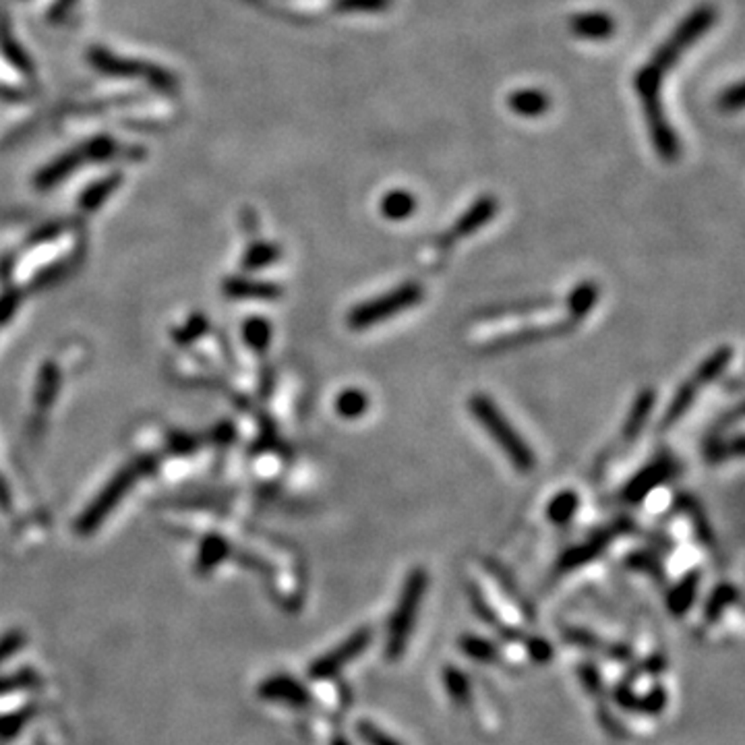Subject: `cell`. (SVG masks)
Here are the masks:
<instances>
[{
    "label": "cell",
    "mask_w": 745,
    "mask_h": 745,
    "mask_svg": "<svg viewBox=\"0 0 745 745\" xmlns=\"http://www.w3.org/2000/svg\"><path fill=\"white\" fill-rule=\"evenodd\" d=\"M425 299V291H422L421 284L416 282H408V284H402L394 288V291L381 294V297H375L367 303L356 305L355 309L348 313V325L352 330H367L377 323H385L396 315L402 311L413 309Z\"/></svg>",
    "instance_id": "cell-4"
},
{
    "label": "cell",
    "mask_w": 745,
    "mask_h": 745,
    "mask_svg": "<svg viewBox=\"0 0 745 745\" xmlns=\"http://www.w3.org/2000/svg\"><path fill=\"white\" fill-rule=\"evenodd\" d=\"M580 507V497L574 491H563L549 501L547 516L553 524H568Z\"/></svg>",
    "instance_id": "cell-25"
},
{
    "label": "cell",
    "mask_w": 745,
    "mask_h": 745,
    "mask_svg": "<svg viewBox=\"0 0 745 745\" xmlns=\"http://www.w3.org/2000/svg\"><path fill=\"white\" fill-rule=\"evenodd\" d=\"M427 584L429 576L422 568L410 571L406 582H404L400 599H397L394 615H391L389 619L388 648H385V654H388V659L391 660L400 659L404 651H406L410 634H413L416 618H419L422 596L427 593Z\"/></svg>",
    "instance_id": "cell-3"
},
{
    "label": "cell",
    "mask_w": 745,
    "mask_h": 745,
    "mask_svg": "<svg viewBox=\"0 0 745 745\" xmlns=\"http://www.w3.org/2000/svg\"><path fill=\"white\" fill-rule=\"evenodd\" d=\"M731 358H733V348H731V346H721V348L712 352L708 358H704L702 364L698 367V371L693 372V375L687 379L682 388L675 391V396H673L669 408H667L660 427L669 429V427L675 425V422L682 419L687 410H690V406L693 404V400L698 397L700 391H702L706 385L716 381V379L723 375L725 369H727L731 364Z\"/></svg>",
    "instance_id": "cell-5"
},
{
    "label": "cell",
    "mask_w": 745,
    "mask_h": 745,
    "mask_svg": "<svg viewBox=\"0 0 745 745\" xmlns=\"http://www.w3.org/2000/svg\"><path fill=\"white\" fill-rule=\"evenodd\" d=\"M460 651L464 652L468 659L479 660V663H491V660H495L497 657L495 646H493L491 642H487L485 638H479V635H472V634H468L460 640Z\"/></svg>",
    "instance_id": "cell-26"
},
{
    "label": "cell",
    "mask_w": 745,
    "mask_h": 745,
    "mask_svg": "<svg viewBox=\"0 0 745 745\" xmlns=\"http://www.w3.org/2000/svg\"><path fill=\"white\" fill-rule=\"evenodd\" d=\"M36 716H37V706L36 704L23 706V708L11 712V715L0 716V741L15 740V737L21 733V731L28 727V725L34 721Z\"/></svg>",
    "instance_id": "cell-21"
},
{
    "label": "cell",
    "mask_w": 745,
    "mask_h": 745,
    "mask_svg": "<svg viewBox=\"0 0 745 745\" xmlns=\"http://www.w3.org/2000/svg\"><path fill=\"white\" fill-rule=\"evenodd\" d=\"M150 460H139L123 468V471L104 487V491L87 505V510L81 513V518L77 520V535H92V532L108 518V513L114 510V505H119V501L123 499L125 493L135 485V480L143 472L150 471Z\"/></svg>",
    "instance_id": "cell-6"
},
{
    "label": "cell",
    "mask_w": 745,
    "mask_h": 745,
    "mask_svg": "<svg viewBox=\"0 0 745 745\" xmlns=\"http://www.w3.org/2000/svg\"><path fill=\"white\" fill-rule=\"evenodd\" d=\"M372 642V629L371 627H361L356 629L355 634L348 635L344 642L333 648V651L325 652L323 657H319L315 663L309 667L311 679H317V682H327V679L336 677L344 667H348L352 660H356L361 654L367 651Z\"/></svg>",
    "instance_id": "cell-7"
},
{
    "label": "cell",
    "mask_w": 745,
    "mask_h": 745,
    "mask_svg": "<svg viewBox=\"0 0 745 745\" xmlns=\"http://www.w3.org/2000/svg\"><path fill=\"white\" fill-rule=\"evenodd\" d=\"M673 472H675V462L669 458H659L629 480L626 489H623V501H627V503H640V501L646 499L648 493H652L659 485L669 480Z\"/></svg>",
    "instance_id": "cell-10"
},
{
    "label": "cell",
    "mask_w": 745,
    "mask_h": 745,
    "mask_svg": "<svg viewBox=\"0 0 745 745\" xmlns=\"http://www.w3.org/2000/svg\"><path fill=\"white\" fill-rule=\"evenodd\" d=\"M230 549H228V543L224 541L220 536H208L201 544V549H199V555H197V574H209L211 569H216L217 565H220L224 559L228 557Z\"/></svg>",
    "instance_id": "cell-19"
},
{
    "label": "cell",
    "mask_w": 745,
    "mask_h": 745,
    "mask_svg": "<svg viewBox=\"0 0 745 745\" xmlns=\"http://www.w3.org/2000/svg\"><path fill=\"white\" fill-rule=\"evenodd\" d=\"M37 684H40V677L31 669H21L17 673H11V675H3L0 677V698L12 692L31 690V687H36Z\"/></svg>",
    "instance_id": "cell-30"
},
{
    "label": "cell",
    "mask_w": 745,
    "mask_h": 745,
    "mask_svg": "<svg viewBox=\"0 0 745 745\" xmlns=\"http://www.w3.org/2000/svg\"><path fill=\"white\" fill-rule=\"evenodd\" d=\"M596 300H599V288H596L594 284H590V282H584V284L576 286L574 291H571L569 299H568V307H569L571 317H574L576 321L586 317V315L593 311Z\"/></svg>",
    "instance_id": "cell-23"
},
{
    "label": "cell",
    "mask_w": 745,
    "mask_h": 745,
    "mask_svg": "<svg viewBox=\"0 0 745 745\" xmlns=\"http://www.w3.org/2000/svg\"><path fill=\"white\" fill-rule=\"evenodd\" d=\"M507 106L520 117L536 119L549 111V95L543 94L541 89H518V92L510 94Z\"/></svg>",
    "instance_id": "cell-17"
},
{
    "label": "cell",
    "mask_w": 745,
    "mask_h": 745,
    "mask_svg": "<svg viewBox=\"0 0 745 745\" xmlns=\"http://www.w3.org/2000/svg\"><path fill=\"white\" fill-rule=\"evenodd\" d=\"M715 23V6L702 4L693 9L684 19L682 25H677V29L667 37L663 46H659L657 53L651 56V61L638 70V75H635L634 87L642 102V108H644L654 150L667 162H673L679 156V141L663 111V100H660L663 81L685 54V50L693 46Z\"/></svg>",
    "instance_id": "cell-1"
},
{
    "label": "cell",
    "mask_w": 745,
    "mask_h": 745,
    "mask_svg": "<svg viewBox=\"0 0 745 745\" xmlns=\"http://www.w3.org/2000/svg\"><path fill=\"white\" fill-rule=\"evenodd\" d=\"M391 0H338V11L350 12H379L389 6Z\"/></svg>",
    "instance_id": "cell-33"
},
{
    "label": "cell",
    "mask_w": 745,
    "mask_h": 745,
    "mask_svg": "<svg viewBox=\"0 0 745 745\" xmlns=\"http://www.w3.org/2000/svg\"><path fill=\"white\" fill-rule=\"evenodd\" d=\"M332 745H350V741L344 740V737H336V740L332 741Z\"/></svg>",
    "instance_id": "cell-40"
},
{
    "label": "cell",
    "mask_w": 745,
    "mask_h": 745,
    "mask_svg": "<svg viewBox=\"0 0 745 745\" xmlns=\"http://www.w3.org/2000/svg\"><path fill=\"white\" fill-rule=\"evenodd\" d=\"M528 652L532 654V659L544 663V660H549L551 654H553V648H551L549 642H544L541 638H532L528 642Z\"/></svg>",
    "instance_id": "cell-35"
},
{
    "label": "cell",
    "mask_w": 745,
    "mask_h": 745,
    "mask_svg": "<svg viewBox=\"0 0 745 745\" xmlns=\"http://www.w3.org/2000/svg\"><path fill=\"white\" fill-rule=\"evenodd\" d=\"M224 292L228 297L239 299V300H275L282 294V288L275 284H269V282H255V280H242V278H233L226 280L224 284Z\"/></svg>",
    "instance_id": "cell-14"
},
{
    "label": "cell",
    "mask_w": 745,
    "mask_h": 745,
    "mask_svg": "<svg viewBox=\"0 0 745 745\" xmlns=\"http://www.w3.org/2000/svg\"><path fill=\"white\" fill-rule=\"evenodd\" d=\"M259 698L267 702H280L294 706V708H309L313 706V693L305 684L292 675H274L259 685Z\"/></svg>",
    "instance_id": "cell-8"
},
{
    "label": "cell",
    "mask_w": 745,
    "mask_h": 745,
    "mask_svg": "<svg viewBox=\"0 0 745 745\" xmlns=\"http://www.w3.org/2000/svg\"><path fill=\"white\" fill-rule=\"evenodd\" d=\"M242 336L250 348L257 352L267 350L269 340H272V325L263 319H249L242 327Z\"/></svg>",
    "instance_id": "cell-29"
},
{
    "label": "cell",
    "mask_w": 745,
    "mask_h": 745,
    "mask_svg": "<svg viewBox=\"0 0 745 745\" xmlns=\"http://www.w3.org/2000/svg\"><path fill=\"white\" fill-rule=\"evenodd\" d=\"M443 684H446L447 692L452 693V698L458 704H468L471 702V682L468 677L455 667H446L443 669Z\"/></svg>",
    "instance_id": "cell-28"
},
{
    "label": "cell",
    "mask_w": 745,
    "mask_h": 745,
    "mask_svg": "<svg viewBox=\"0 0 745 745\" xmlns=\"http://www.w3.org/2000/svg\"><path fill=\"white\" fill-rule=\"evenodd\" d=\"M0 507H3V510H9L11 507V491L3 480V477H0Z\"/></svg>",
    "instance_id": "cell-38"
},
{
    "label": "cell",
    "mask_w": 745,
    "mask_h": 745,
    "mask_svg": "<svg viewBox=\"0 0 745 745\" xmlns=\"http://www.w3.org/2000/svg\"><path fill=\"white\" fill-rule=\"evenodd\" d=\"M627 528V524L618 522V524H611L607 526V528H602L588 538L586 543L577 544V547L565 551L559 559V569L561 571H571L576 568H582V565H586L588 561H593L594 557H599L602 551L609 547V543L615 541L623 530Z\"/></svg>",
    "instance_id": "cell-9"
},
{
    "label": "cell",
    "mask_w": 745,
    "mask_h": 745,
    "mask_svg": "<svg viewBox=\"0 0 745 745\" xmlns=\"http://www.w3.org/2000/svg\"><path fill=\"white\" fill-rule=\"evenodd\" d=\"M569 29L576 37L590 42H602L609 40L615 31V21L607 12H580L574 15L569 21Z\"/></svg>",
    "instance_id": "cell-12"
},
{
    "label": "cell",
    "mask_w": 745,
    "mask_h": 745,
    "mask_svg": "<svg viewBox=\"0 0 745 745\" xmlns=\"http://www.w3.org/2000/svg\"><path fill=\"white\" fill-rule=\"evenodd\" d=\"M414 209H416V199L410 195L408 191H402V189L400 191H397V189L389 191L381 201L383 216L391 222L408 220V217L413 216Z\"/></svg>",
    "instance_id": "cell-20"
},
{
    "label": "cell",
    "mask_w": 745,
    "mask_h": 745,
    "mask_svg": "<svg viewBox=\"0 0 745 745\" xmlns=\"http://www.w3.org/2000/svg\"><path fill=\"white\" fill-rule=\"evenodd\" d=\"M17 307H19V294L17 292L4 294V297L0 299V323L9 321L12 317V313H15Z\"/></svg>",
    "instance_id": "cell-36"
},
{
    "label": "cell",
    "mask_w": 745,
    "mask_h": 745,
    "mask_svg": "<svg viewBox=\"0 0 745 745\" xmlns=\"http://www.w3.org/2000/svg\"><path fill=\"white\" fill-rule=\"evenodd\" d=\"M172 447H175L178 454H186V452H192V449H195V441H192L191 437H186V435H178V437H175V443H172Z\"/></svg>",
    "instance_id": "cell-37"
},
{
    "label": "cell",
    "mask_w": 745,
    "mask_h": 745,
    "mask_svg": "<svg viewBox=\"0 0 745 745\" xmlns=\"http://www.w3.org/2000/svg\"><path fill=\"white\" fill-rule=\"evenodd\" d=\"M282 257V250L275 245H269V242H259V245H253L242 259V266L247 269H261L269 267Z\"/></svg>",
    "instance_id": "cell-27"
},
{
    "label": "cell",
    "mask_w": 745,
    "mask_h": 745,
    "mask_svg": "<svg viewBox=\"0 0 745 745\" xmlns=\"http://www.w3.org/2000/svg\"><path fill=\"white\" fill-rule=\"evenodd\" d=\"M497 211H499V201L495 197L477 199V201H474L471 208H468L464 214L454 222V226L449 228L446 239L460 241V239H466V236H472L479 228L487 226V224L495 217Z\"/></svg>",
    "instance_id": "cell-11"
},
{
    "label": "cell",
    "mask_w": 745,
    "mask_h": 745,
    "mask_svg": "<svg viewBox=\"0 0 745 745\" xmlns=\"http://www.w3.org/2000/svg\"><path fill=\"white\" fill-rule=\"evenodd\" d=\"M61 385V372L54 367L53 363H46L37 375V385H36V406L37 410H48L53 406L56 391H59Z\"/></svg>",
    "instance_id": "cell-18"
},
{
    "label": "cell",
    "mask_w": 745,
    "mask_h": 745,
    "mask_svg": "<svg viewBox=\"0 0 745 745\" xmlns=\"http://www.w3.org/2000/svg\"><path fill=\"white\" fill-rule=\"evenodd\" d=\"M690 516L693 518V522H696V512H693V505L692 503H690ZM698 524H700V518H698ZM700 526H702V524H700ZM700 530H702V538H704V541L710 543L712 541V535L708 532V528H706V526H702V528H700Z\"/></svg>",
    "instance_id": "cell-39"
},
{
    "label": "cell",
    "mask_w": 745,
    "mask_h": 745,
    "mask_svg": "<svg viewBox=\"0 0 745 745\" xmlns=\"http://www.w3.org/2000/svg\"><path fill=\"white\" fill-rule=\"evenodd\" d=\"M568 330H571V323H553V325H536V327H526V330L507 333V336L495 338L489 344L491 350H507L513 348V346L522 344H532L538 342V340H547L553 336H561Z\"/></svg>",
    "instance_id": "cell-13"
},
{
    "label": "cell",
    "mask_w": 745,
    "mask_h": 745,
    "mask_svg": "<svg viewBox=\"0 0 745 745\" xmlns=\"http://www.w3.org/2000/svg\"><path fill=\"white\" fill-rule=\"evenodd\" d=\"M654 402H657V394H654V389L651 388L642 389L638 397H635L632 408H629L626 425H623V437H626L627 441H634L635 437L642 433V429H644L648 419H651Z\"/></svg>",
    "instance_id": "cell-15"
},
{
    "label": "cell",
    "mask_w": 745,
    "mask_h": 745,
    "mask_svg": "<svg viewBox=\"0 0 745 745\" xmlns=\"http://www.w3.org/2000/svg\"><path fill=\"white\" fill-rule=\"evenodd\" d=\"M741 104H743V89H741V83H737V86L729 87L727 92H725V94L721 95V106H723V111H729V112L740 111Z\"/></svg>",
    "instance_id": "cell-34"
},
{
    "label": "cell",
    "mask_w": 745,
    "mask_h": 745,
    "mask_svg": "<svg viewBox=\"0 0 745 745\" xmlns=\"http://www.w3.org/2000/svg\"><path fill=\"white\" fill-rule=\"evenodd\" d=\"M698 588H700V571L696 569V571H690V574H685L682 577V582L675 584V586L671 588L669 596H667V609H669L671 615L682 618V615L690 611L693 601H696Z\"/></svg>",
    "instance_id": "cell-16"
},
{
    "label": "cell",
    "mask_w": 745,
    "mask_h": 745,
    "mask_svg": "<svg viewBox=\"0 0 745 745\" xmlns=\"http://www.w3.org/2000/svg\"><path fill=\"white\" fill-rule=\"evenodd\" d=\"M737 599H740V590L733 584H718L704 607L706 621H716L731 605H735Z\"/></svg>",
    "instance_id": "cell-22"
},
{
    "label": "cell",
    "mask_w": 745,
    "mask_h": 745,
    "mask_svg": "<svg viewBox=\"0 0 745 745\" xmlns=\"http://www.w3.org/2000/svg\"><path fill=\"white\" fill-rule=\"evenodd\" d=\"M25 642H28V635H25L23 629H11L4 635H0V665L11 657H15L17 652L23 651Z\"/></svg>",
    "instance_id": "cell-31"
},
{
    "label": "cell",
    "mask_w": 745,
    "mask_h": 745,
    "mask_svg": "<svg viewBox=\"0 0 745 745\" xmlns=\"http://www.w3.org/2000/svg\"><path fill=\"white\" fill-rule=\"evenodd\" d=\"M356 733L367 745H402L400 741L394 740V737L385 733V731L379 729L377 725H372L369 721L358 723L356 725Z\"/></svg>",
    "instance_id": "cell-32"
},
{
    "label": "cell",
    "mask_w": 745,
    "mask_h": 745,
    "mask_svg": "<svg viewBox=\"0 0 745 745\" xmlns=\"http://www.w3.org/2000/svg\"><path fill=\"white\" fill-rule=\"evenodd\" d=\"M468 408H471L474 421H477L479 425L485 429L487 435L497 443L501 452L505 454V458L512 462V466L516 468V471H535L536 455L532 452V447L524 441V437L513 429L512 422L507 421V416L501 413V408L489 396L474 394L471 402H468Z\"/></svg>",
    "instance_id": "cell-2"
},
{
    "label": "cell",
    "mask_w": 745,
    "mask_h": 745,
    "mask_svg": "<svg viewBox=\"0 0 745 745\" xmlns=\"http://www.w3.org/2000/svg\"><path fill=\"white\" fill-rule=\"evenodd\" d=\"M369 408V396L361 389H344L336 400V410L342 419L355 421L367 413Z\"/></svg>",
    "instance_id": "cell-24"
}]
</instances>
